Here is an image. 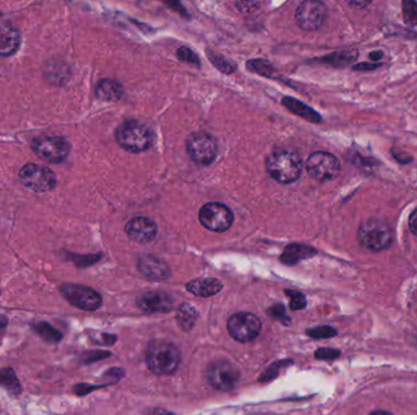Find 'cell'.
I'll list each match as a JSON object with an SVG mask.
<instances>
[{"label": "cell", "instance_id": "9a60e30c", "mask_svg": "<svg viewBox=\"0 0 417 415\" xmlns=\"http://www.w3.org/2000/svg\"><path fill=\"white\" fill-rule=\"evenodd\" d=\"M138 307L146 313L169 312L172 300L164 293H146L137 300Z\"/></svg>", "mask_w": 417, "mask_h": 415}, {"label": "cell", "instance_id": "e575fe53", "mask_svg": "<svg viewBox=\"0 0 417 415\" xmlns=\"http://www.w3.org/2000/svg\"><path fill=\"white\" fill-rule=\"evenodd\" d=\"M380 62H361L357 65L353 66L354 71H375L380 69Z\"/></svg>", "mask_w": 417, "mask_h": 415}, {"label": "cell", "instance_id": "6da1fadb", "mask_svg": "<svg viewBox=\"0 0 417 415\" xmlns=\"http://www.w3.org/2000/svg\"><path fill=\"white\" fill-rule=\"evenodd\" d=\"M266 171L276 182L291 184L299 179L303 172V162L289 150H275L266 159Z\"/></svg>", "mask_w": 417, "mask_h": 415}, {"label": "cell", "instance_id": "d590c367", "mask_svg": "<svg viewBox=\"0 0 417 415\" xmlns=\"http://www.w3.org/2000/svg\"><path fill=\"white\" fill-rule=\"evenodd\" d=\"M347 3L352 5L353 8L365 9L366 6H369L372 3V0H347Z\"/></svg>", "mask_w": 417, "mask_h": 415}, {"label": "cell", "instance_id": "3957f363", "mask_svg": "<svg viewBox=\"0 0 417 415\" xmlns=\"http://www.w3.org/2000/svg\"><path fill=\"white\" fill-rule=\"evenodd\" d=\"M115 138L122 149L139 154L149 149L154 134L149 127L138 121H126L118 127L115 132Z\"/></svg>", "mask_w": 417, "mask_h": 415}, {"label": "cell", "instance_id": "7c38bea8", "mask_svg": "<svg viewBox=\"0 0 417 415\" xmlns=\"http://www.w3.org/2000/svg\"><path fill=\"white\" fill-rule=\"evenodd\" d=\"M240 373L235 364L228 360H217L207 370V383L219 391H231L237 386Z\"/></svg>", "mask_w": 417, "mask_h": 415}, {"label": "cell", "instance_id": "44dd1931", "mask_svg": "<svg viewBox=\"0 0 417 415\" xmlns=\"http://www.w3.org/2000/svg\"><path fill=\"white\" fill-rule=\"evenodd\" d=\"M316 255V250L309 246H304V245H289L287 246L286 250L282 255L281 260L283 263L286 265H296V262L309 258Z\"/></svg>", "mask_w": 417, "mask_h": 415}, {"label": "cell", "instance_id": "9c48e42d", "mask_svg": "<svg viewBox=\"0 0 417 415\" xmlns=\"http://www.w3.org/2000/svg\"><path fill=\"white\" fill-rule=\"evenodd\" d=\"M306 171L314 179L328 182L339 176L341 162L334 155L324 151H316L306 161Z\"/></svg>", "mask_w": 417, "mask_h": 415}, {"label": "cell", "instance_id": "74e56055", "mask_svg": "<svg viewBox=\"0 0 417 415\" xmlns=\"http://www.w3.org/2000/svg\"><path fill=\"white\" fill-rule=\"evenodd\" d=\"M369 57H370L372 62H380L381 60H383L385 52H382V50H375V52H370Z\"/></svg>", "mask_w": 417, "mask_h": 415}, {"label": "cell", "instance_id": "cb8c5ba5", "mask_svg": "<svg viewBox=\"0 0 417 415\" xmlns=\"http://www.w3.org/2000/svg\"><path fill=\"white\" fill-rule=\"evenodd\" d=\"M0 385L13 395H19L21 392L20 381L11 368L0 369Z\"/></svg>", "mask_w": 417, "mask_h": 415}, {"label": "cell", "instance_id": "f1b7e54d", "mask_svg": "<svg viewBox=\"0 0 417 415\" xmlns=\"http://www.w3.org/2000/svg\"><path fill=\"white\" fill-rule=\"evenodd\" d=\"M176 55H177V59H179L181 62H184V64H188V65L197 66V67L198 66H200V60H199V57H198L196 52H193L191 48H179L177 52H176Z\"/></svg>", "mask_w": 417, "mask_h": 415}, {"label": "cell", "instance_id": "f546056e", "mask_svg": "<svg viewBox=\"0 0 417 415\" xmlns=\"http://www.w3.org/2000/svg\"><path fill=\"white\" fill-rule=\"evenodd\" d=\"M306 334H308L310 337H313V339L321 340V339H329V337H333V336L337 335L338 332L336 329H333L332 327L324 325V327L313 328V329L308 330Z\"/></svg>", "mask_w": 417, "mask_h": 415}, {"label": "cell", "instance_id": "7a4b0ae2", "mask_svg": "<svg viewBox=\"0 0 417 415\" xmlns=\"http://www.w3.org/2000/svg\"><path fill=\"white\" fill-rule=\"evenodd\" d=\"M146 365L156 375L175 373L181 363V351L169 341H154L146 351Z\"/></svg>", "mask_w": 417, "mask_h": 415}, {"label": "cell", "instance_id": "f35d334b", "mask_svg": "<svg viewBox=\"0 0 417 415\" xmlns=\"http://www.w3.org/2000/svg\"><path fill=\"white\" fill-rule=\"evenodd\" d=\"M8 325V319L4 316H0V329H4Z\"/></svg>", "mask_w": 417, "mask_h": 415}, {"label": "cell", "instance_id": "484cf974", "mask_svg": "<svg viewBox=\"0 0 417 415\" xmlns=\"http://www.w3.org/2000/svg\"><path fill=\"white\" fill-rule=\"evenodd\" d=\"M247 69L250 72H254L259 76H263V77H273L275 75V69L273 66L268 62V61L263 60V59H254L247 62Z\"/></svg>", "mask_w": 417, "mask_h": 415}, {"label": "cell", "instance_id": "277c9868", "mask_svg": "<svg viewBox=\"0 0 417 415\" xmlns=\"http://www.w3.org/2000/svg\"><path fill=\"white\" fill-rule=\"evenodd\" d=\"M359 241L371 251H382L393 243V233L388 225L378 220H367L359 227Z\"/></svg>", "mask_w": 417, "mask_h": 415}, {"label": "cell", "instance_id": "5b68a950", "mask_svg": "<svg viewBox=\"0 0 417 415\" xmlns=\"http://www.w3.org/2000/svg\"><path fill=\"white\" fill-rule=\"evenodd\" d=\"M20 182L34 192H47L57 187V176L42 164H27L20 169Z\"/></svg>", "mask_w": 417, "mask_h": 415}, {"label": "cell", "instance_id": "4fadbf2b", "mask_svg": "<svg viewBox=\"0 0 417 415\" xmlns=\"http://www.w3.org/2000/svg\"><path fill=\"white\" fill-rule=\"evenodd\" d=\"M62 296L65 297L72 306L85 309V311H95L102 306V296L88 286L78 284H62L60 286Z\"/></svg>", "mask_w": 417, "mask_h": 415}, {"label": "cell", "instance_id": "d6986e66", "mask_svg": "<svg viewBox=\"0 0 417 415\" xmlns=\"http://www.w3.org/2000/svg\"><path fill=\"white\" fill-rule=\"evenodd\" d=\"M282 105L287 110H289L292 113H294L296 116L301 117L303 120H306V121L311 122V123H320V122L322 121L319 112L315 111L314 108H310L306 104L301 103L296 99L285 97V98L282 99Z\"/></svg>", "mask_w": 417, "mask_h": 415}, {"label": "cell", "instance_id": "30bf717a", "mask_svg": "<svg viewBox=\"0 0 417 415\" xmlns=\"http://www.w3.org/2000/svg\"><path fill=\"white\" fill-rule=\"evenodd\" d=\"M199 220L203 227L211 232L224 233L232 227L235 216L227 206L219 202H209L199 211Z\"/></svg>", "mask_w": 417, "mask_h": 415}, {"label": "cell", "instance_id": "4dcf8cb0", "mask_svg": "<svg viewBox=\"0 0 417 415\" xmlns=\"http://www.w3.org/2000/svg\"><path fill=\"white\" fill-rule=\"evenodd\" d=\"M286 295L289 296V307L293 311H299V309H303L306 306V297H305L304 295L299 293V291H296V290H287Z\"/></svg>", "mask_w": 417, "mask_h": 415}, {"label": "cell", "instance_id": "2e32d148", "mask_svg": "<svg viewBox=\"0 0 417 415\" xmlns=\"http://www.w3.org/2000/svg\"><path fill=\"white\" fill-rule=\"evenodd\" d=\"M138 269L143 276L151 280H165L171 274L169 266L161 258L144 256L138 261Z\"/></svg>", "mask_w": 417, "mask_h": 415}, {"label": "cell", "instance_id": "e0dca14e", "mask_svg": "<svg viewBox=\"0 0 417 415\" xmlns=\"http://www.w3.org/2000/svg\"><path fill=\"white\" fill-rule=\"evenodd\" d=\"M21 43L20 32L10 24L0 22V56H10L16 52Z\"/></svg>", "mask_w": 417, "mask_h": 415}, {"label": "cell", "instance_id": "8992f818", "mask_svg": "<svg viewBox=\"0 0 417 415\" xmlns=\"http://www.w3.org/2000/svg\"><path fill=\"white\" fill-rule=\"evenodd\" d=\"M327 15V6L321 0H304L296 9V24L305 32H315L324 26Z\"/></svg>", "mask_w": 417, "mask_h": 415}, {"label": "cell", "instance_id": "1f68e13d", "mask_svg": "<svg viewBox=\"0 0 417 415\" xmlns=\"http://www.w3.org/2000/svg\"><path fill=\"white\" fill-rule=\"evenodd\" d=\"M237 8L243 14H253L259 9V3L257 0H237Z\"/></svg>", "mask_w": 417, "mask_h": 415}, {"label": "cell", "instance_id": "d4e9b609", "mask_svg": "<svg viewBox=\"0 0 417 415\" xmlns=\"http://www.w3.org/2000/svg\"><path fill=\"white\" fill-rule=\"evenodd\" d=\"M33 329L37 334H39L43 340L50 342V344H57L62 339V334L48 323H38Z\"/></svg>", "mask_w": 417, "mask_h": 415}, {"label": "cell", "instance_id": "8d00e7d4", "mask_svg": "<svg viewBox=\"0 0 417 415\" xmlns=\"http://www.w3.org/2000/svg\"><path fill=\"white\" fill-rule=\"evenodd\" d=\"M409 227H410V230L417 237V210L413 211V213L410 215Z\"/></svg>", "mask_w": 417, "mask_h": 415}, {"label": "cell", "instance_id": "836d02e7", "mask_svg": "<svg viewBox=\"0 0 417 415\" xmlns=\"http://www.w3.org/2000/svg\"><path fill=\"white\" fill-rule=\"evenodd\" d=\"M268 313H270L273 318L282 319L285 324H286V323H289V321H288V316L286 314V309H285V306H283V304H278L272 306V307L268 309Z\"/></svg>", "mask_w": 417, "mask_h": 415}, {"label": "cell", "instance_id": "d6a6232c", "mask_svg": "<svg viewBox=\"0 0 417 415\" xmlns=\"http://www.w3.org/2000/svg\"><path fill=\"white\" fill-rule=\"evenodd\" d=\"M341 356V352L337 350H332V349H320V350L315 352V357L317 360H336Z\"/></svg>", "mask_w": 417, "mask_h": 415}, {"label": "cell", "instance_id": "5bb4252c", "mask_svg": "<svg viewBox=\"0 0 417 415\" xmlns=\"http://www.w3.org/2000/svg\"><path fill=\"white\" fill-rule=\"evenodd\" d=\"M127 237L139 244L151 243L158 234V225L146 217H135L125 227Z\"/></svg>", "mask_w": 417, "mask_h": 415}, {"label": "cell", "instance_id": "8fae6325", "mask_svg": "<svg viewBox=\"0 0 417 415\" xmlns=\"http://www.w3.org/2000/svg\"><path fill=\"white\" fill-rule=\"evenodd\" d=\"M187 151L193 162L200 166H209L217 156V144L207 133L197 132L187 139Z\"/></svg>", "mask_w": 417, "mask_h": 415}, {"label": "cell", "instance_id": "52a82bcc", "mask_svg": "<svg viewBox=\"0 0 417 415\" xmlns=\"http://www.w3.org/2000/svg\"><path fill=\"white\" fill-rule=\"evenodd\" d=\"M227 330L239 342H250L261 332V321L253 313L239 312L228 318Z\"/></svg>", "mask_w": 417, "mask_h": 415}, {"label": "cell", "instance_id": "ac0fdd59", "mask_svg": "<svg viewBox=\"0 0 417 415\" xmlns=\"http://www.w3.org/2000/svg\"><path fill=\"white\" fill-rule=\"evenodd\" d=\"M187 290L191 294L196 295V296L209 297V296H214V295L220 293L222 290V283L215 278L196 279L188 283Z\"/></svg>", "mask_w": 417, "mask_h": 415}, {"label": "cell", "instance_id": "83f0119b", "mask_svg": "<svg viewBox=\"0 0 417 415\" xmlns=\"http://www.w3.org/2000/svg\"><path fill=\"white\" fill-rule=\"evenodd\" d=\"M404 22L410 27L417 26V1L416 0H403L402 1Z\"/></svg>", "mask_w": 417, "mask_h": 415}, {"label": "cell", "instance_id": "ffe728a7", "mask_svg": "<svg viewBox=\"0 0 417 415\" xmlns=\"http://www.w3.org/2000/svg\"><path fill=\"white\" fill-rule=\"evenodd\" d=\"M95 95L104 101H118L123 97V87L118 80H102L95 88Z\"/></svg>", "mask_w": 417, "mask_h": 415}, {"label": "cell", "instance_id": "7402d4cb", "mask_svg": "<svg viewBox=\"0 0 417 415\" xmlns=\"http://www.w3.org/2000/svg\"><path fill=\"white\" fill-rule=\"evenodd\" d=\"M357 55L359 54H357V50L352 49V50L333 52V54L321 57L317 61L321 64L333 66V67H346V66L350 65L352 62L357 60Z\"/></svg>", "mask_w": 417, "mask_h": 415}, {"label": "cell", "instance_id": "4316f807", "mask_svg": "<svg viewBox=\"0 0 417 415\" xmlns=\"http://www.w3.org/2000/svg\"><path fill=\"white\" fill-rule=\"evenodd\" d=\"M207 56L210 59L211 64L225 75H232L237 69L235 62H232V61L226 59L222 55H219V54L212 52H207Z\"/></svg>", "mask_w": 417, "mask_h": 415}, {"label": "cell", "instance_id": "603a6c76", "mask_svg": "<svg viewBox=\"0 0 417 415\" xmlns=\"http://www.w3.org/2000/svg\"><path fill=\"white\" fill-rule=\"evenodd\" d=\"M198 312L191 304H183L179 306L176 313V321L183 330H191L197 322Z\"/></svg>", "mask_w": 417, "mask_h": 415}, {"label": "cell", "instance_id": "ba28073f", "mask_svg": "<svg viewBox=\"0 0 417 415\" xmlns=\"http://www.w3.org/2000/svg\"><path fill=\"white\" fill-rule=\"evenodd\" d=\"M32 149L38 157L50 162L60 164L70 154L71 146L61 136H39L33 140Z\"/></svg>", "mask_w": 417, "mask_h": 415}]
</instances>
